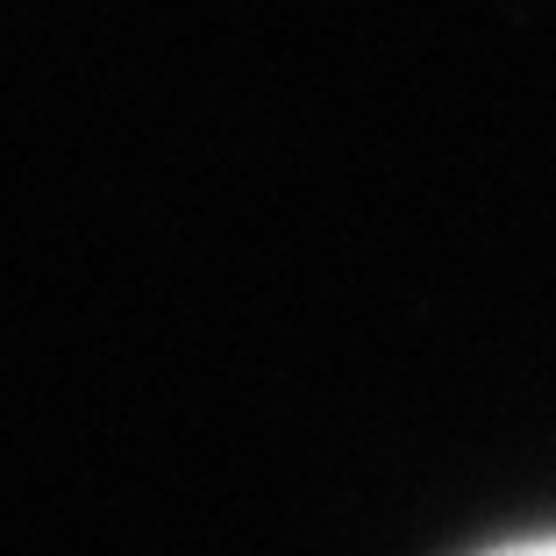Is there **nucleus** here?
Masks as SVG:
<instances>
[{"label":"nucleus","instance_id":"f257e3e1","mask_svg":"<svg viewBox=\"0 0 556 556\" xmlns=\"http://www.w3.org/2000/svg\"><path fill=\"white\" fill-rule=\"evenodd\" d=\"M485 556H556V535H535V542H500Z\"/></svg>","mask_w":556,"mask_h":556}]
</instances>
